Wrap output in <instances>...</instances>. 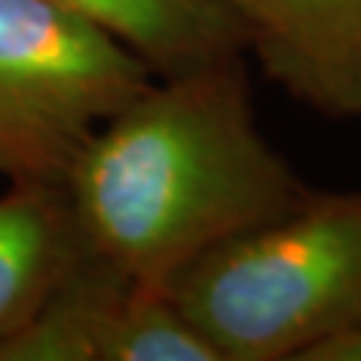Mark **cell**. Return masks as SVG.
I'll return each instance as SVG.
<instances>
[{"label":"cell","instance_id":"obj_3","mask_svg":"<svg viewBox=\"0 0 361 361\" xmlns=\"http://www.w3.org/2000/svg\"><path fill=\"white\" fill-rule=\"evenodd\" d=\"M153 78L86 16L51 0H0V180L59 188L91 134Z\"/></svg>","mask_w":361,"mask_h":361},{"label":"cell","instance_id":"obj_5","mask_svg":"<svg viewBox=\"0 0 361 361\" xmlns=\"http://www.w3.org/2000/svg\"><path fill=\"white\" fill-rule=\"evenodd\" d=\"M273 83L326 118H361V0H212Z\"/></svg>","mask_w":361,"mask_h":361},{"label":"cell","instance_id":"obj_7","mask_svg":"<svg viewBox=\"0 0 361 361\" xmlns=\"http://www.w3.org/2000/svg\"><path fill=\"white\" fill-rule=\"evenodd\" d=\"M123 40L155 75H174L244 51L241 32L212 0H51Z\"/></svg>","mask_w":361,"mask_h":361},{"label":"cell","instance_id":"obj_6","mask_svg":"<svg viewBox=\"0 0 361 361\" xmlns=\"http://www.w3.org/2000/svg\"><path fill=\"white\" fill-rule=\"evenodd\" d=\"M80 252L62 188L8 185L0 195V343L35 313Z\"/></svg>","mask_w":361,"mask_h":361},{"label":"cell","instance_id":"obj_1","mask_svg":"<svg viewBox=\"0 0 361 361\" xmlns=\"http://www.w3.org/2000/svg\"><path fill=\"white\" fill-rule=\"evenodd\" d=\"M59 188L83 249L161 289L313 193L259 129L241 54L155 75L91 134Z\"/></svg>","mask_w":361,"mask_h":361},{"label":"cell","instance_id":"obj_4","mask_svg":"<svg viewBox=\"0 0 361 361\" xmlns=\"http://www.w3.org/2000/svg\"><path fill=\"white\" fill-rule=\"evenodd\" d=\"M0 361H219L169 289L145 286L86 249L35 313L0 343Z\"/></svg>","mask_w":361,"mask_h":361},{"label":"cell","instance_id":"obj_8","mask_svg":"<svg viewBox=\"0 0 361 361\" xmlns=\"http://www.w3.org/2000/svg\"><path fill=\"white\" fill-rule=\"evenodd\" d=\"M310 361H361V324L322 345L310 356Z\"/></svg>","mask_w":361,"mask_h":361},{"label":"cell","instance_id":"obj_2","mask_svg":"<svg viewBox=\"0 0 361 361\" xmlns=\"http://www.w3.org/2000/svg\"><path fill=\"white\" fill-rule=\"evenodd\" d=\"M219 361H310L361 324V190L310 193L169 284Z\"/></svg>","mask_w":361,"mask_h":361}]
</instances>
